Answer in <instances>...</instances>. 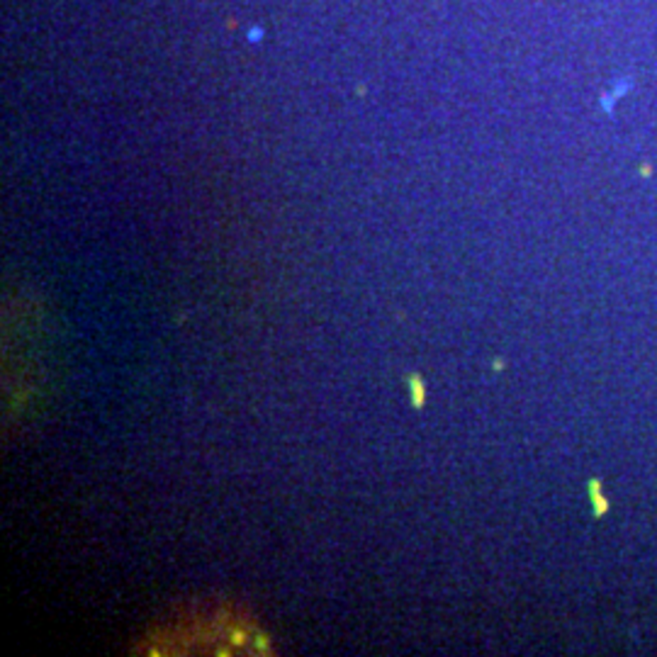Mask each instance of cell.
<instances>
[{
    "label": "cell",
    "instance_id": "cell-1",
    "mask_svg": "<svg viewBox=\"0 0 657 657\" xmlns=\"http://www.w3.org/2000/svg\"><path fill=\"white\" fill-rule=\"evenodd\" d=\"M589 501H592V509H594L596 518L606 516V511H609V499H606L604 492H601V479L599 477L589 479Z\"/></svg>",
    "mask_w": 657,
    "mask_h": 657
}]
</instances>
